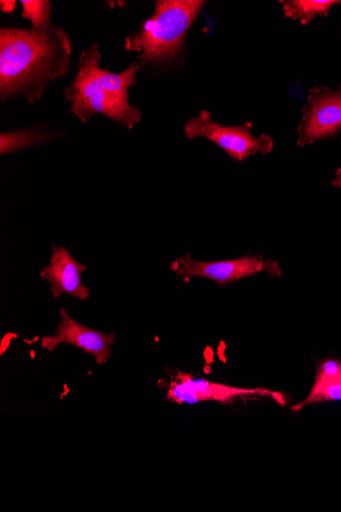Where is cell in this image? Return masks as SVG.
<instances>
[{
    "label": "cell",
    "instance_id": "277c9868",
    "mask_svg": "<svg viewBox=\"0 0 341 512\" xmlns=\"http://www.w3.org/2000/svg\"><path fill=\"white\" fill-rule=\"evenodd\" d=\"M253 123L224 126L212 119L208 111L191 118L184 127L189 139L204 137L222 149L234 162H243L261 154L268 155L274 149L273 138L268 134L255 136Z\"/></svg>",
    "mask_w": 341,
    "mask_h": 512
},
{
    "label": "cell",
    "instance_id": "9a60e30c",
    "mask_svg": "<svg viewBox=\"0 0 341 512\" xmlns=\"http://www.w3.org/2000/svg\"><path fill=\"white\" fill-rule=\"evenodd\" d=\"M335 176H336V178L331 181V185L335 186V188H338L341 190V169H338L335 172Z\"/></svg>",
    "mask_w": 341,
    "mask_h": 512
},
{
    "label": "cell",
    "instance_id": "3957f363",
    "mask_svg": "<svg viewBox=\"0 0 341 512\" xmlns=\"http://www.w3.org/2000/svg\"><path fill=\"white\" fill-rule=\"evenodd\" d=\"M205 5L203 0H159L154 15L142 23L138 33L126 39V50L139 54L141 66L175 60Z\"/></svg>",
    "mask_w": 341,
    "mask_h": 512
},
{
    "label": "cell",
    "instance_id": "52a82bcc",
    "mask_svg": "<svg viewBox=\"0 0 341 512\" xmlns=\"http://www.w3.org/2000/svg\"><path fill=\"white\" fill-rule=\"evenodd\" d=\"M257 396L272 397L278 403L285 405L284 396L277 392L260 388L242 389L231 387L206 379L194 378L192 375L185 374V372L182 371H178L177 375L171 378L167 392V399L179 405H192L207 401L230 404L236 399Z\"/></svg>",
    "mask_w": 341,
    "mask_h": 512
},
{
    "label": "cell",
    "instance_id": "7c38bea8",
    "mask_svg": "<svg viewBox=\"0 0 341 512\" xmlns=\"http://www.w3.org/2000/svg\"><path fill=\"white\" fill-rule=\"evenodd\" d=\"M53 137L34 129L2 133L0 135V154L9 155L26 148L50 141Z\"/></svg>",
    "mask_w": 341,
    "mask_h": 512
},
{
    "label": "cell",
    "instance_id": "30bf717a",
    "mask_svg": "<svg viewBox=\"0 0 341 512\" xmlns=\"http://www.w3.org/2000/svg\"><path fill=\"white\" fill-rule=\"evenodd\" d=\"M281 3L284 16L303 25H308L318 16L327 17L331 8L340 4L334 0H286Z\"/></svg>",
    "mask_w": 341,
    "mask_h": 512
},
{
    "label": "cell",
    "instance_id": "8992f818",
    "mask_svg": "<svg viewBox=\"0 0 341 512\" xmlns=\"http://www.w3.org/2000/svg\"><path fill=\"white\" fill-rule=\"evenodd\" d=\"M341 131V85L312 88L298 126V145L305 147Z\"/></svg>",
    "mask_w": 341,
    "mask_h": 512
},
{
    "label": "cell",
    "instance_id": "ba28073f",
    "mask_svg": "<svg viewBox=\"0 0 341 512\" xmlns=\"http://www.w3.org/2000/svg\"><path fill=\"white\" fill-rule=\"evenodd\" d=\"M61 322L54 336L43 337L41 347L47 351H55L60 345L68 344L91 355L97 364H105L111 358L115 334H105L84 327L72 318L69 312L62 308Z\"/></svg>",
    "mask_w": 341,
    "mask_h": 512
},
{
    "label": "cell",
    "instance_id": "5bb4252c",
    "mask_svg": "<svg viewBox=\"0 0 341 512\" xmlns=\"http://www.w3.org/2000/svg\"><path fill=\"white\" fill-rule=\"evenodd\" d=\"M16 7H17V2H15V0H2V2H0V9H2V11L4 13H7V14H12L15 12L16 10Z\"/></svg>",
    "mask_w": 341,
    "mask_h": 512
},
{
    "label": "cell",
    "instance_id": "5b68a950",
    "mask_svg": "<svg viewBox=\"0 0 341 512\" xmlns=\"http://www.w3.org/2000/svg\"><path fill=\"white\" fill-rule=\"evenodd\" d=\"M170 269L188 283L194 277L211 279L220 287L240 281L259 273H267L272 277H281L283 271L278 262L265 259L260 255H247L237 259L202 262L190 255L177 257Z\"/></svg>",
    "mask_w": 341,
    "mask_h": 512
},
{
    "label": "cell",
    "instance_id": "4fadbf2b",
    "mask_svg": "<svg viewBox=\"0 0 341 512\" xmlns=\"http://www.w3.org/2000/svg\"><path fill=\"white\" fill-rule=\"evenodd\" d=\"M22 17L32 23L34 29H45L52 26L51 2L46 0H22Z\"/></svg>",
    "mask_w": 341,
    "mask_h": 512
},
{
    "label": "cell",
    "instance_id": "6da1fadb",
    "mask_svg": "<svg viewBox=\"0 0 341 512\" xmlns=\"http://www.w3.org/2000/svg\"><path fill=\"white\" fill-rule=\"evenodd\" d=\"M72 42L59 27L0 30V97L2 101L40 100L48 84L68 74Z\"/></svg>",
    "mask_w": 341,
    "mask_h": 512
},
{
    "label": "cell",
    "instance_id": "9c48e42d",
    "mask_svg": "<svg viewBox=\"0 0 341 512\" xmlns=\"http://www.w3.org/2000/svg\"><path fill=\"white\" fill-rule=\"evenodd\" d=\"M87 266L78 262L65 247L53 246L50 264L43 267L40 276L51 285L54 298L63 294L84 301L89 298V290L82 284V274Z\"/></svg>",
    "mask_w": 341,
    "mask_h": 512
},
{
    "label": "cell",
    "instance_id": "8fae6325",
    "mask_svg": "<svg viewBox=\"0 0 341 512\" xmlns=\"http://www.w3.org/2000/svg\"><path fill=\"white\" fill-rule=\"evenodd\" d=\"M337 400L341 401V361L334 375L328 377L316 376L314 386L308 397L292 407L291 410L299 412L308 405Z\"/></svg>",
    "mask_w": 341,
    "mask_h": 512
},
{
    "label": "cell",
    "instance_id": "7a4b0ae2",
    "mask_svg": "<svg viewBox=\"0 0 341 512\" xmlns=\"http://www.w3.org/2000/svg\"><path fill=\"white\" fill-rule=\"evenodd\" d=\"M102 59L96 43L82 53L65 100L71 104V113L83 123L95 114H103L132 129L141 122L142 113L129 103V90L137 84L136 74L142 66L133 64L122 73H113L100 66Z\"/></svg>",
    "mask_w": 341,
    "mask_h": 512
}]
</instances>
